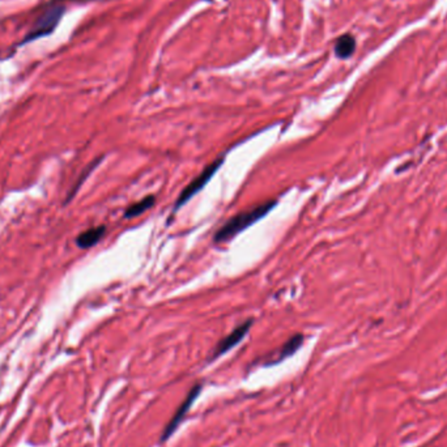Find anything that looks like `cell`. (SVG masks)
<instances>
[{"label":"cell","instance_id":"5","mask_svg":"<svg viewBox=\"0 0 447 447\" xmlns=\"http://www.w3.org/2000/svg\"><path fill=\"white\" fill-rule=\"evenodd\" d=\"M304 344V335H301V333H297V335H294L292 336L291 339L288 340L287 343L284 345L281 346L280 349H279L278 354L274 357V359L268 363V365H276V364L281 363V361H284L287 360L288 357L293 356L294 353L297 352L300 349L301 346Z\"/></svg>","mask_w":447,"mask_h":447},{"label":"cell","instance_id":"7","mask_svg":"<svg viewBox=\"0 0 447 447\" xmlns=\"http://www.w3.org/2000/svg\"><path fill=\"white\" fill-rule=\"evenodd\" d=\"M354 49H356V39L350 34H343L337 38L335 43V54L340 59L349 58L354 52Z\"/></svg>","mask_w":447,"mask_h":447},{"label":"cell","instance_id":"8","mask_svg":"<svg viewBox=\"0 0 447 447\" xmlns=\"http://www.w3.org/2000/svg\"><path fill=\"white\" fill-rule=\"evenodd\" d=\"M154 198L153 195H149V196H145L144 199H141L140 202H136L134 203L132 206L128 207L126 211H124V217L126 219H132V217H136V216L141 215L144 213L147 209H149L150 207L154 204Z\"/></svg>","mask_w":447,"mask_h":447},{"label":"cell","instance_id":"4","mask_svg":"<svg viewBox=\"0 0 447 447\" xmlns=\"http://www.w3.org/2000/svg\"><path fill=\"white\" fill-rule=\"evenodd\" d=\"M252 323H254V320L252 319L246 320V322H243L242 324H239L237 328H234L229 335H226L224 339L220 340L219 343H217V345L215 346L213 353L211 354V357H209V361H215L216 359H219L220 356L225 354V353H228L229 350L233 349L234 346L238 345L242 340L245 339V336L248 333L250 328H251Z\"/></svg>","mask_w":447,"mask_h":447},{"label":"cell","instance_id":"2","mask_svg":"<svg viewBox=\"0 0 447 447\" xmlns=\"http://www.w3.org/2000/svg\"><path fill=\"white\" fill-rule=\"evenodd\" d=\"M222 163H224V157H220V158L215 160L213 162H211L206 169L202 170V173H200L199 175L195 176V178H194V180L182 190V193H181V195L178 196V199H176L175 202V206H174V212H175L176 209H180L181 207L185 206L191 198H194L203 187L206 186L207 183L211 181V178L215 175L216 171L221 167Z\"/></svg>","mask_w":447,"mask_h":447},{"label":"cell","instance_id":"6","mask_svg":"<svg viewBox=\"0 0 447 447\" xmlns=\"http://www.w3.org/2000/svg\"><path fill=\"white\" fill-rule=\"evenodd\" d=\"M105 232H106L105 226H97V228L88 229V230H85V232H82L81 234L78 235L77 239H76V243H77L78 247L81 248L92 247V246H95L104 237Z\"/></svg>","mask_w":447,"mask_h":447},{"label":"cell","instance_id":"1","mask_svg":"<svg viewBox=\"0 0 447 447\" xmlns=\"http://www.w3.org/2000/svg\"><path fill=\"white\" fill-rule=\"evenodd\" d=\"M275 206H276V200H270V202L261 203L259 206L248 209V211H245V212L238 213L237 216H233L232 219L228 220L216 232L215 238L213 239H215L216 243H221V242H226L229 239H232L233 237H235L237 234L243 232L245 229L250 228L252 224L261 220L264 216H267L268 212H271L272 209L275 208Z\"/></svg>","mask_w":447,"mask_h":447},{"label":"cell","instance_id":"3","mask_svg":"<svg viewBox=\"0 0 447 447\" xmlns=\"http://www.w3.org/2000/svg\"><path fill=\"white\" fill-rule=\"evenodd\" d=\"M202 390H203V386L200 385V383L195 385L193 389L190 390L189 394H187V396L182 402V404L178 407V409L175 411V413L173 415V417L170 418V421L167 422L166 426L163 428L162 433H161V435H160L161 443H165L166 441H169L170 438L173 437L174 433L178 430L180 425L182 424V421L185 420V417H186L187 413L190 412V409H191V407L194 405V403H195L196 400H198V398H199Z\"/></svg>","mask_w":447,"mask_h":447}]
</instances>
